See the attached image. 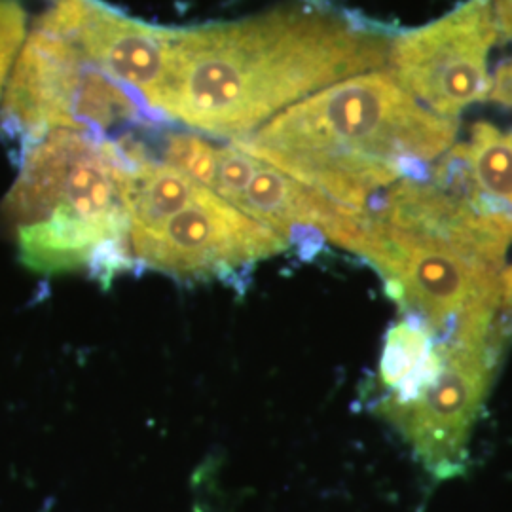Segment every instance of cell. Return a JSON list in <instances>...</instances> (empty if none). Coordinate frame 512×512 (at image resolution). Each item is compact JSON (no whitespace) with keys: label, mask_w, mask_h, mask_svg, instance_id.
Instances as JSON below:
<instances>
[{"label":"cell","mask_w":512,"mask_h":512,"mask_svg":"<svg viewBox=\"0 0 512 512\" xmlns=\"http://www.w3.org/2000/svg\"><path fill=\"white\" fill-rule=\"evenodd\" d=\"M389 48L382 33L306 6L177 29L154 109L236 141L313 93L384 69Z\"/></svg>","instance_id":"1"},{"label":"cell","mask_w":512,"mask_h":512,"mask_svg":"<svg viewBox=\"0 0 512 512\" xmlns=\"http://www.w3.org/2000/svg\"><path fill=\"white\" fill-rule=\"evenodd\" d=\"M458 122L425 109L391 71L351 76L279 112L232 145L349 209L427 181Z\"/></svg>","instance_id":"2"},{"label":"cell","mask_w":512,"mask_h":512,"mask_svg":"<svg viewBox=\"0 0 512 512\" xmlns=\"http://www.w3.org/2000/svg\"><path fill=\"white\" fill-rule=\"evenodd\" d=\"M122 162L112 141L55 129L25 145L2 217L21 262L38 274L84 266L109 287L135 262L129 245Z\"/></svg>","instance_id":"3"},{"label":"cell","mask_w":512,"mask_h":512,"mask_svg":"<svg viewBox=\"0 0 512 512\" xmlns=\"http://www.w3.org/2000/svg\"><path fill=\"white\" fill-rule=\"evenodd\" d=\"M351 253L382 275L391 300L437 344L476 342L505 330L503 272L458 247L393 228L365 211Z\"/></svg>","instance_id":"4"},{"label":"cell","mask_w":512,"mask_h":512,"mask_svg":"<svg viewBox=\"0 0 512 512\" xmlns=\"http://www.w3.org/2000/svg\"><path fill=\"white\" fill-rule=\"evenodd\" d=\"M6 126L25 145L55 129L103 133L141 122L139 101L105 73L73 38L35 23L25 38L2 105Z\"/></svg>","instance_id":"5"},{"label":"cell","mask_w":512,"mask_h":512,"mask_svg":"<svg viewBox=\"0 0 512 512\" xmlns=\"http://www.w3.org/2000/svg\"><path fill=\"white\" fill-rule=\"evenodd\" d=\"M505 338L499 332L486 340L439 344V370L412 399L376 404V412L403 435L423 469L437 480L456 478L467 469L471 433Z\"/></svg>","instance_id":"6"},{"label":"cell","mask_w":512,"mask_h":512,"mask_svg":"<svg viewBox=\"0 0 512 512\" xmlns=\"http://www.w3.org/2000/svg\"><path fill=\"white\" fill-rule=\"evenodd\" d=\"M497 38L492 0H467L439 21L391 40L389 71L425 109L454 118L490 99L488 61Z\"/></svg>","instance_id":"7"},{"label":"cell","mask_w":512,"mask_h":512,"mask_svg":"<svg viewBox=\"0 0 512 512\" xmlns=\"http://www.w3.org/2000/svg\"><path fill=\"white\" fill-rule=\"evenodd\" d=\"M129 245L135 262L194 279L238 274L258 260L279 255L289 241L203 186L181 211L150 230L131 234Z\"/></svg>","instance_id":"8"},{"label":"cell","mask_w":512,"mask_h":512,"mask_svg":"<svg viewBox=\"0 0 512 512\" xmlns=\"http://www.w3.org/2000/svg\"><path fill=\"white\" fill-rule=\"evenodd\" d=\"M213 192L289 243L300 232L351 249L365 211L349 209L245 150L219 147Z\"/></svg>","instance_id":"9"},{"label":"cell","mask_w":512,"mask_h":512,"mask_svg":"<svg viewBox=\"0 0 512 512\" xmlns=\"http://www.w3.org/2000/svg\"><path fill=\"white\" fill-rule=\"evenodd\" d=\"M40 25L73 38L80 50L154 107L164 92L177 29L154 27L97 0H59Z\"/></svg>","instance_id":"10"},{"label":"cell","mask_w":512,"mask_h":512,"mask_svg":"<svg viewBox=\"0 0 512 512\" xmlns=\"http://www.w3.org/2000/svg\"><path fill=\"white\" fill-rule=\"evenodd\" d=\"M467 147L480 192L512 220V133L490 122H476Z\"/></svg>","instance_id":"11"},{"label":"cell","mask_w":512,"mask_h":512,"mask_svg":"<svg viewBox=\"0 0 512 512\" xmlns=\"http://www.w3.org/2000/svg\"><path fill=\"white\" fill-rule=\"evenodd\" d=\"M217 156L219 147L211 145L200 135L175 133L167 137L164 147L165 164L179 169L196 183L213 190L217 175Z\"/></svg>","instance_id":"12"},{"label":"cell","mask_w":512,"mask_h":512,"mask_svg":"<svg viewBox=\"0 0 512 512\" xmlns=\"http://www.w3.org/2000/svg\"><path fill=\"white\" fill-rule=\"evenodd\" d=\"M25 42V12L14 0H0V99L8 73Z\"/></svg>","instance_id":"13"},{"label":"cell","mask_w":512,"mask_h":512,"mask_svg":"<svg viewBox=\"0 0 512 512\" xmlns=\"http://www.w3.org/2000/svg\"><path fill=\"white\" fill-rule=\"evenodd\" d=\"M490 99L512 109V57L499 65L495 78L492 80Z\"/></svg>","instance_id":"14"},{"label":"cell","mask_w":512,"mask_h":512,"mask_svg":"<svg viewBox=\"0 0 512 512\" xmlns=\"http://www.w3.org/2000/svg\"><path fill=\"white\" fill-rule=\"evenodd\" d=\"M503 317L505 321H512V264L503 272Z\"/></svg>","instance_id":"15"}]
</instances>
